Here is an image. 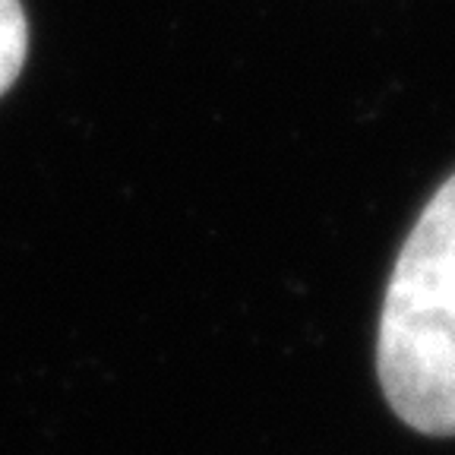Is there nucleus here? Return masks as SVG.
<instances>
[{
    "mask_svg": "<svg viewBox=\"0 0 455 455\" xmlns=\"http://www.w3.org/2000/svg\"><path fill=\"white\" fill-rule=\"evenodd\" d=\"M392 411L427 436H455V174L414 221L386 288L377 339Z\"/></svg>",
    "mask_w": 455,
    "mask_h": 455,
    "instance_id": "f257e3e1",
    "label": "nucleus"
},
{
    "mask_svg": "<svg viewBox=\"0 0 455 455\" xmlns=\"http://www.w3.org/2000/svg\"><path fill=\"white\" fill-rule=\"evenodd\" d=\"M28 54V22L20 0H0V95L16 83Z\"/></svg>",
    "mask_w": 455,
    "mask_h": 455,
    "instance_id": "f03ea898",
    "label": "nucleus"
}]
</instances>
